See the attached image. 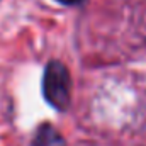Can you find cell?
<instances>
[{"label": "cell", "instance_id": "obj_1", "mask_svg": "<svg viewBox=\"0 0 146 146\" xmlns=\"http://www.w3.org/2000/svg\"><path fill=\"white\" fill-rule=\"evenodd\" d=\"M42 94L49 106L66 110L72 99V78L68 68L61 61H49L42 76Z\"/></svg>", "mask_w": 146, "mask_h": 146}, {"label": "cell", "instance_id": "obj_2", "mask_svg": "<svg viewBox=\"0 0 146 146\" xmlns=\"http://www.w3.org/2000/svg\"><path fill=\"white\" fill-rule=\"evenodd\" d=\"M33 146H66V143L51 124H42L37 127Z\"/></svg>", "mask_w": 146, "mask_h": 146}, {"label": "cell", "instance_id": "obj_3", "mask_svg": "<svg viewBox=\"0 0 146 146\" xmlns=\"http://www.w3.org/2000/svg\"><path fill=\"white\" fill-rule=\"evenodd\" d=\"M60 3H65V5H73V3H78L80 0H58Z\"/></svg>", "mask_w": 146, "mask_h": 146}]
</instances>
